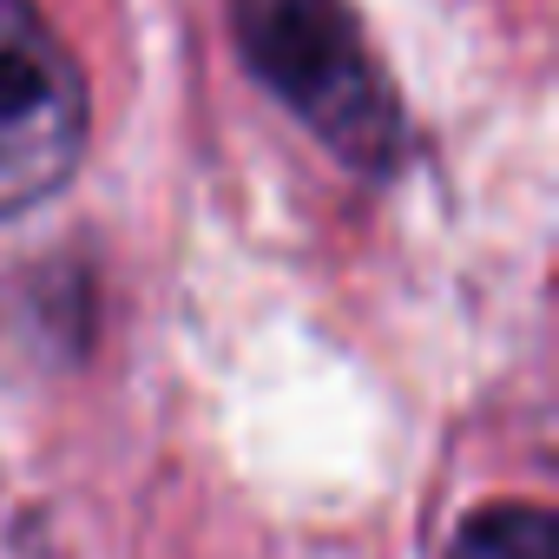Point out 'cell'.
<instances>
[{
	"instance_id": "cell-3",
	"label": "cell",
	"mask_w": 559,
	"mask_h": 559,
	"mask_svg": "<svg viewBox=\"0 0 559 559\" xmlns=\"http://www.w3.org/2000/svg\"><path fill=\"white\" fill-rule=\"evenodd\" d=\"M448 559H559V526L533 500H500V507L467 513Z\"/></svg>"
},
{
	"instance_id": "cell-2",
	"label": "cell",
	"mask_w": 559,
	"mask_h": 559,
	"mask_svg": "<svg viewBox=\"0 0 559 559\" xmlns=\"http://www.w3.org/2000/svg\"><path fill=\"white\" fill-rule=\"evenodd\" d=\"M86 73L34 0H0V217L67 191L86 158Z\"/></svg>"
},
{
	"instance_id": "cell-1",
	"label": "cell",
	"mask_w": 559,
	"mask_h": 559,
	"mask_svg": "<svg viewBox=\"0 0 559 559\" xmlns=\"http://www.w3.org/2000/svg\"><path fill=\"white\" fill-rule=\"evenodd\" d=\"M230 21L243 67L343 165L382 178L402 158V106L349 0H230Z\"/></svg>"
}]
</instances>
